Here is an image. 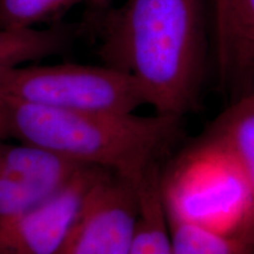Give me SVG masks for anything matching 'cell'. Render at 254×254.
<instances>
[{
	"mask_svg": "<svg viewBox=\"0 0 254 254\" xmlns=\"http://www.w3.org/2000/svg\"><path fill=\"white\" fill-rule=\"evenodd\" d=\"M105 65L129 73L155 113L180 117L201 80V0H124L100 21Z\"/></svg>",
	"mask_w": 254,
	"mask_h": 254,
	"instance_id": "6da1fadb",
	"label": "cell"
},
{
	"mask_svg": "<svg viewBox=\"0 0 254 254\" xmlns=\"http://www.w3.org/2000/svg\"><path fill=\"white\" fill-rule=\"evenodd\" d=\"M179 117L71 112L0 98V136L39 146L72 163L139 184L158 166Z\"/></svg>",
	"mask_w": 254,
	"mask_h": 254,
	"instance_id": "7a4b0ae2",
	"label": "cell"
},
{
	"mask_svg": "<svg viewBox=\"0 0 254 254\" xmlns=\"http://www.w3.org/2000/svg\"><path fill=\"white\" fill-rule=\"evenodd\" d=\"M161 190L167 217L224 234L254 237V199L236 159L208 141L177 164Z\"/></svg>",
	"mask_w": 254,
	"mask_h": 254,
	"instance_id": "3957f363",
	"label": "cell"
},
{
	"mask_svg": "<svg viewBox=\"0 0 254 254\" xmlns=\"http://www.w3.org/2000/svg\"><path fill=\"white\" fill-rule=\"evenodd\" d=\"M0 98L71 112L126 114L147 105L133 75L105 64L33 63L4 69Z\"/></svg>",
	"mask_w": 254,
	"mask_h": 254,
	"instance_id": "277c9868",
	"label": "cell"
},
{
	"mask_svg": "<svg viewBox=\"0 0 254 254\" xmlns=\"http://www.w3.org/2000/svg\"><path fill=\"white\" fill-rule=\"evenodd\" d=\"M139 217L138 184L101 171L82 199L60 254H129Z\"/></svg>",
	"mask_w": 254,
	"mask_h": 254,
	"instance_id": "5b68a950",
	"label": "cell"
},
{
	"mask_svg": "<svg viewBox=\"0 0 254 254\" xmlns=\"http://www.w3.org/2000/svg\"><path fill=\"white\" fill-rule=\"evenodd\" d=\"M84 168L39 146L0 136V219L41 204Z\"/></svg>",
	"mask_w": 254,
	"mask_h": 254,
	"instance_id": "8992f818",
	"label": "cell"
},
{
	"mask_svg": "<svg viewBox=\"0 0 254 254\" xmlns=\"http://www.w3.org/2000/svg\"><path fill=\"white\" fill-rule=\"evenodd\" d=\"M101 171L84 168L41 204L0 219V254H60L82 199Z\"/></svg>",
	"mask_w": 254,
	"mask_h": 254,
	"instance_id": "52a82bcc",
	"label": "cell"
},
{
	"mask_svg": "<svg viewBox=\"0 0 254 254\" xmlns=\"http://www.w3.org/2000/svg\"><path fill=\"white\" fill-rule=\"evenodd\" d=\"M221 86L232 99L254 92V0H214Z\"/></svg>",
	"mask_w": 254,
	"mask_h": 254,
	"instance_id": "ba28073f",
	"label": "cell"
},
{
	"mask_svg": "<svg viewBox=\"0 0 254 254\" xmlns=\"http://www.w3.org/2000/svg\"><path fill=\"white\" fill-rule=\"evenodd\" d=\"M74 40L75 28L65 24L30 30L0 27V71L62 55Z\"/></svg>",
	"mask_w": 254,
	"mask_h": 254,
	"instance_id": "9c48e42d",
	"label": "cell"
},
{
	"mask_svg": "<svg viewBox=\"0 0 254 254\" xmlns=\"http://www.w3.org/2000/svg\"><path fill=\"white\" fill-rule=\"evenodd\" d=\"M138 186L140 217L129 254H173L159 167L154 168Z\"/></svg>",
	"mask_w": 254,
	"mask_h": 254,
	"instance_id": "30bf717a",
	"label": "cell"
},
{
	"mask_svg": "<svg viewBox=\"0 0 254 254\" xmlns=\"http://www.w3.org/2000/svg\"><path fill=\"white\" fill-rule=\"evenodd\" d=\"M211 138L236 159L254 199V92L233 100L218 119Z\"/></svg>",
	"mask_w": 254,
	"mask_h": 254,
	"instance_id": "8fae6325",
	"label": "cell"
},
{
	"mask_svg": "<svg viewBox=\"0 0 254 254\" xmlns=\"http://www.w3.org/2000/svg\"><path fill=\"white\" fill-rule=\"evenodd\" d=\"M173 254H254V237L220 232L171 220Z\"/></svg>",
	"mask_w": 254,
	"mask_h": 254,
	"instance_id": "7c38bea8",
	"label": "cell"
},
{
	"mask_svg": "<svg viewBox=\"0 0 254 254\" xmlns=\"http://www.w3.org/2000/svg\"><path fill=\"white\" fill-rule=\"evenodd\" d=\"M95 6V0H0V27L37 28L78 5Z\"/></svg>",
	"mask_w": 254,
	"mask_h": 254,
	"instance_id": "4fadbf2b",
	"label": "cell"
},
{
	"mask_svg": "<svg viewBox=\"0 0 254 254\" xmlns=\"http://www.w3.org/2000/svg\"><path fill=\"white\" fill-rule=\"evenodd\" d=\"M111 1H112V0H95V6H94V7L103 8L104 9L107 5L110 4Z\"/></svg>",
	"mask_w": 254,
	"mask_h": 254,
	"instance_id": "5bb4252c",
	"label": "cell"
}]
</instances>
